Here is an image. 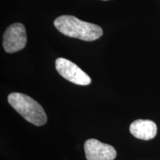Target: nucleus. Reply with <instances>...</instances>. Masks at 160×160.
I'll list each match as a JSON object with an SVG mask.
<instances>
[{
  "instance_id": "obj_4",
  "label": "nucleus",
  "mask_w": 160,
  "mask_h": 160,
  "mask_svg": "<svg viewBox=\"0 0 160 160\" xmlns=\"http://www.w3.org/2000/svg\"><path fill=\"white\" fill-rule=\"evenodd\" d=\"M27 44L25 28L22 23H14L10 25L3 35V47L7 53H12L19 51Z\"/></svg>"
},
{
  "instance_id": "obj_3",
  "label": "nucleus",
  "mask_w": 160,
  "mask_h": 160,
  "mask_svg": "<svg viewBox=\"0 0 160 160\" xmlns=\"http://www.w3.org/2000/svg\"><path fill=\"white\" fill-rule=\"evenodd\" d=\"M58 73L68 81L79 85H88L91 79L75 63L65 58H58L55 62Z\"/></svg>"
},
{
  "instance_id": "obj_6",
  "label": "nucleus",
  "mask_w": 160,
  "mask_h": 160,
  "mask_svg": "<svg viewBox=\"0 0 160 160\" xmlns=\"http://www.w3.org/2000/svg\"><path fill=\"white\" fill-rule=\"evenodd\" d=\"M130 132L133 137L142 140L153 139L157 133V126L148 119H137L131 123Z\"/></svg>"
},
{
  "instance_id": "obj_7",
  "label": "nucleus",
  "mask_w": 160,
  "mask_h": 160,
  "mask_svg": "<svg viewBox=\"0 0 160 160\" xmlns=\"http://www.w3.org/2000/svg\"><path fill=\"white\" fill-rule=\"evenodd\" d=\"M103 1H108V0H103Z\"/></svg>"
},
{
  "instance_id": "obj_1",
  "label": "nucleus",
  "mask_w": 160,
  "mask_h": 160,
  "mask_svg": "<svg viewBox=\"0 0 160 160\" xmlns=\"http://www.w3.org/2000/svg\"><path fill=\"white\" fill-rule=\"evenodd\" d=\"M53 24L63 35L84 41H94L103 34L100 26L82 21L71 15L60 16L54 20Z\"/></svg>"
},
{
  "instance_id": "obj_5",
  "label": "nucleus",
  "mask_w": 160,
  "mask_h": 160,
  "mask_svg": "<svg viewBox=\"0 0 160 160\" xmlns=\"http://www.w3.org/2000/svg\"><path fill=\"white\" fill-rule=\"evenodd\" d=\"M85 152L88 160H113L117 157V151L113 146L95 139L85 142Z\"/></svg>"
},
{
  "instance_id": "obj_2",
  "label": "nucleus",
  "mask_w": 160,
  "mask_h": 160,
  "mask_svg": "<svg viewBox=\"0 0 160 160\" xmlns=\"http://www.w3.org/2000/svg\"><path fill=\"white\" fill-rule=\"evenodd\" d=\"M8 102L22 117L36 126H42L47 122L43 108L29 96L21 93H11L8 97Z\"/></svg>"
}]
</instances>
